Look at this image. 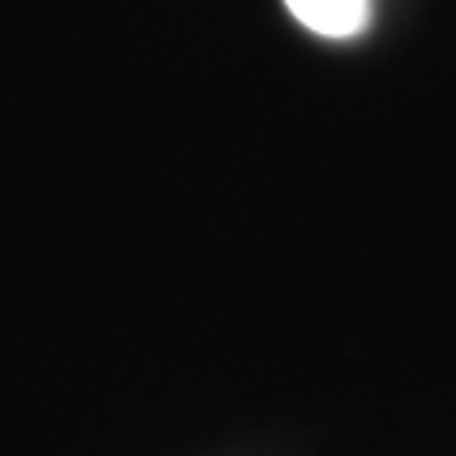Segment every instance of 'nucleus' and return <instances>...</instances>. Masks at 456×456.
<instances>
[{
	"label": "nucleus",
	"mask_w": 456,
	"mask_h": 456,
	"mask_svg": "<svg viewBox=\"0 0 456 456\" xmlns=\"http://www.w3.org/2000/svg\"><path fill=\"white\" fill-rule=\"evenodd\" d=\"M285 8L323 38H350L369 23V0H285Z\"/></svg>",
	"instance_id": "obj_1"
}]
</instances>
